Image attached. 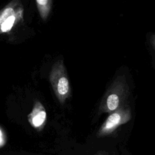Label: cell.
<instances>
[{
    "label": "cell",
    "mask_w": 155,
    "mask_h": 155,
    "mask_svg": "<svg viewBox=\"0 0 155 155\" xmlns=\"http://www.w3.org/2000/svg\"><path fill=\"white\" fill-rule=\"evenodd\" d=\"M128 95L129 87L125 77L117 76L103 96L99 107V114L111 113L121 108Z\"/></svg>",
    "instance_id": "cell-1"
},
{
    "label": "cell",
    "mask_w": 155,
    "mask_h": 155,
    "mask_svg": "<svg viewBox=\"0 0 155 155\" xmlns=\"http://www.w3.org/2000/svg\"><path fill=\"white\" fill-rule=\"evenodd\" d=\"M49 79L59 103L64 104L71 96V87L62 59H59L54 63L50 72Z\"/></svg>",
    "instance_id": "cell-2"
},
{
    "label": "cell",
    "mask_w": 155,
    "mask_h": 155,
    "mask_svg": "<svg viewBox=\"0 0 155 155\" xmlns=\"http://www.w3.org/2000/svg\"><path fill=\"white\" fill-rule=\"evenodd\" d=\"M131 118L130 108L128 107H122L110 113L99 129L96 136L101 137L113 134L119 126L127 123Z\"/></svg>",
    "instance_id": "cell-3"
},
{
    "label": "cell",
    "mask_w": 155,
    "mask_h": 155,
    "mask_svg": "<svg viewBox=\"0 0 155 155\" xmlns=\"http://www.w3.org/2000/svg\"><path fill=\"white\" fill-rule=\"evenodd\" d=\"M27 117L33 128L38 131L43 130L47 122V113L44 105L39 100L35 101L33 108Z\"/></svg>",
    "instance_id": "cell-4"
},
{
    "label": "cell",
    "mask_w": 155,
    "mask_h": 155,
    "mask_svg": "<svg viewBox=\"0 0 155 155\" xmlns=\"http://www.w3.org/2000/svg\"><path fill=\"white\" fill-rule=\"evenodd\" d=\"M24 7L21 6L18 10L12 16H10L0 27V34L7 33L16 25L21 20L23 19Z\"/></svg>",
    "instance_id": "cell-5"
},
{
    "label": "cell",
    "mask_w": 155,
    "mask_h": 155,
    "mask_svg": "<svg viewBox=\"0 0 155 155\" xmlns=\"http://www.w3.org/2000/svg\"><path fill=\"white\" fill-rule=\"evenodd\" d=\"M22 4L18 0H13L8 3L0 10V27L12 15H13Z\"/></svg>",
    "instance_id": "cell-6"
},
{
    "label": "cell",
    "mask_w": 155,
    "mask_h": 155,
    "mask_svg": "<svg viewBox=\"0 0 155 155\" xmlns=\"http://www.w3.org/2000/svg\"><path fill=\"white\" fill-rule=\"evenodd\" d=\"M40 17L43 21H46L51 10L52 0H36L35 1Z\"/></svg>",
    "instance_id": "cell-7"
},
{
    "label": "cell",
    "mask_w": 155,
    "mask_h": 155,
    "mask_svg": "<svg viewBox=\"0 0 155 155\" xmlns=\"http://www.w3.org/2000/svg\"><path fill=\"white\" fill-rule=\"evenodd\" d=\"M150 41H151V45L153 46V47L155 50V34H153V35H152L151 36V37H150Z\"/></svg>",
    "instance_id": "cell-8"
},
{
    "label": "cell",
    "mask_w": 155,
    "mask_h": 155,
    "mask_svg": "<svg viewBox=\"0 0 155 155\" xmlns=\"http://www.w3.org/2000/svg\"><path fill=\"white\" fill-rule=\"evenodd\" d=\"M2 133L1 130H0V145L2 144V142H3V136H2Z\"/></svg>",
    "instance_id": "cell-9"
}]
</instances>
